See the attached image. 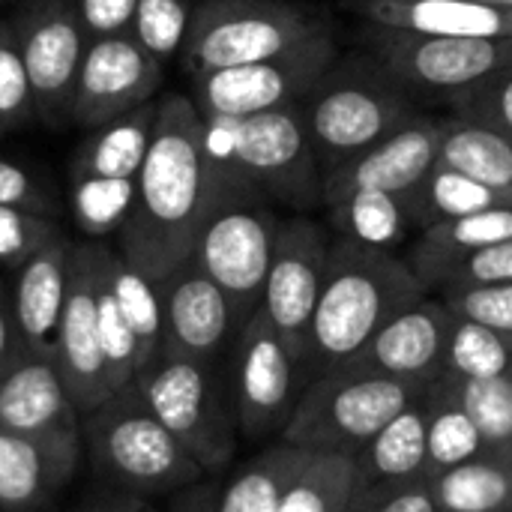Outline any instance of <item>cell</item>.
<instances>
[{"mask_svg": "<svg viewBox=\"0 0 512 512\" xmlns=\"http://www.w3.org/2000/svg\"><path fill=\"white\" fill-rule=\"evenodd\" d=\"M375 512H441V510H438V504H435V498H432L429 483H423V486H414V489H408V492H402V495L390 498L387 504H381Z\"/></svg>", "mask_w": 512, "mask_h": 512, "instance_id": "48", "label": "cell"}, {"mask_svg": "<svg viewBox=\"0 0 512 512\" xmlns=\"http://www.w3.org/2000/svg\"><path fill=\"white\" fill-rule=\"evenodd\" d=\"M0 207H15L48 219H60L66 210L60 192L48 177L6 156H0Z\"/></svg>", "mask_w": 512, "mask_h": 512, "instance_id": "41", "label": "cell"}, {"mask_svg": "<svg viewBox=\"0 0 512 512\" xmlns=\"http://www.w3.org/2000/svg\"><path fill=\"white\" fill-rule=\"evenodd\" d=\"M366 24L429 36L512 39V9L477 0H351Z\"/></svg>", "mask_w": 512, "mask_h": 512, "instance_id": "25", "label": "cell"}, {"mask_svg": "<svg viewBox=\"0 0 512 512\" xmlns=\"http://www.w3.org/2000/svg\"><path fill=\"white\" fill-rule=\"evenodd\" d=\"M81 450L93 483L153 504L207 480L135 384L81 417Z\"/></svg>", "mask_w": 512, "mask_h": 512, "instance_id": "3", "label": "cell"}, {"mask_svg": "<svg viewBox=\"0 0 512 512\" xmlns=\"http://www.w3.org/2000/svg\"><path fill=\"white\" fill-rule=\"evenodd\" d=\"M84 465L81 438L0 426V512H51Z\"/></svg>", "mask_w": 512, "mask_h": 512, "instance_id": "20", "label": "cell"}, {"mask_svg": "<svg viewBox=\"0 0 512 512\" xmlns=\"http://www.w3.org/2000/svg\"><path fill=\"white\" fill-rule=\"evenodd\" d=\"M456 318V315H453ZM444 375L459 381H492L512 375V339L489 327L456 318Z\"/></svg>", "mask_w": 512, "mask_h": 512, "instance_id": "35", "label": "cell"}, {"mask_svg": "<svg viewBox=\"0 0 512 512\" xmlns=\"http://www.w3.org/2000/svg\"><path fill=\"white\" fill-rule=\"evenodd\" d=\"M333 234L309 213L282 216L261 312L312 378V318L318 309Z\"/></svg>", "mask_w": 512, "mask_h": 512, "instance_id": "14", "label": "cell"}, {"mask_svg": "<svg viewBox=\"0 0 512 512\" xmlns=\"http://www.w3.org/2000/svg\"><path fill=\"white\" fill-rule=\"evenodd\" d=\"M96 252H99V240H72L69 291L54 339V360L63 372V381L81 417L99 408L111 396L105 378L102 327H99V306H96Z\"/></svg>", "mask_w": 512, "mask_h": 512, "instance_id": "17", "label": "cell"}, {"mask_svg": "<svg viewBox=\"0 0 512 512\" xmlns=\"http://www.w3.org/2000/svg\"><path fill=\"white\" fill-rule=\"evenodd\" d=\"M225 171L204 144V117L186 93L156 102L150 147L138 174L132 210L117 231V255L150 282L192 261L198 231L222 189Z\"/></svg>", "mask_w": 512, "mask_h": 512, "instance_id": "1", "label": "cell"}, {"mask_svg": "<svg viewBox=\"0 0 512 512\" xmlns=\"http://www.w3.org/2000/svg\"><path fill=\"white\" fill-rule=\"evenodd\" d=\"M450 111L471 123L489 126L512 141V66L450 99Z\"/></svg>", "mask_w": 512, "mask_h": 512, "instance_id": "42", "label": "cell"}, {"mask_svg": "<svg viewBox=\"0 0 512 512\" xmlns=\"http://www.w3.org/2000/svg\"><path fill=\"white\" fill-rule=\"evenodd\" d=\"M279 225L282 216L276 204L243 177L225 171L222 189L198 231L192 261L222 288L240 324L261 309Z\"/></svg>", "mask_w": 512, "mask_h": 512, "instance_id": "7", "label": "cell"}, {"mask_svg": "<svg viewBox=\"0 0 512 512\" xmlns=\"http://www.w3.org/2000/svg\"><path fill=\"white\" fill-rule=\"evenodd\" d=\"M453 321L456 318L447 309V303L429 294L426 300H420L417 306L393 318L387 327H381L339 369L432 387L444 375V366H447Z\"/></svg>", "mask_w": 512, "mask_h": 512, "instance_id": "18", "label": "cell"}, {"mask_svg": "<svg viewBox=\"0 0 512 512\" xmlns=\"http://www.w3.org/2000/svg\"><path fill=\"white\" fill-rule=\"evenodd\" d=\"M87 39L132 33L138 0H72Z\"/></svg>", "mask_w": 512, "mask_h": 512, "instance_id": "44", "label": "cell"}, {"mask_svg": "<svg viewBox=\"0 0 512 512\" xmlns=\"http://www.w3.org/2000/svg\"><path fill=\"white\" fill-rule=\"evenodd\" d=\"M423 117L429 111L366 51L339 54L303 102L306 132L324 174Z\"/></svg>", "mask_w": 512, "mask_h": 512, "instance_id": "4", "label": "cell"}, {"mask_svg": "<svg viewBox=\"0 0 512 512\" xmlns=\"http://www.w3.org/2000/svg\"><path fill=\"white\" fill-rule=\"evenodd\" d=\"M315 453L273 441L246 459L237 471L219 483L216 512H276L291 483L303 474Z\"/></svg>", "mask_w": 512, "mask_h": 512, "instance_id": "26", "label": "cell"}, {"mask_svg": "<svg viewBox=\"0 0 512 512\" xmlns=\"http://www.w3.org/2000/svg\"><path fill=\"white\" fill-rule=\"evenodd\" d=\"M408 207L417 231H426L432 225H444L480 210L512 207V204L504 201L498 192H492L489 186L435 162V168L408 192Z\"/></svg>", "mask_w": 512, "mask_h": 512, "instance_id": "30", "label": "cell"}, {"mask_svg": "<svg viewBox=\"0 0 512 512\" xmlns=\"http://www.w3.org/2000/svg\"><path fill=\"white\" fill-rule=\"evenodd\" d=\"M426 396L387 423L354 459V495L348 512H375L390 498L429 483Z\"/></svg>", "mask_w": 512, "mask_h": 512, "instance_id": "21", "label": "cell"}, {"mask_svg": "<svg viewBox=\"0 0 512 512\" xmlns=\"http://www.w3.org/2000/svg\"><path fill=\"white\" fill-rule=\"evenodd\" d=\"M360 42L402 90L420 99H456L483 78L512 66V39L429 36L363 21Z\"/></svg>", "mask_w": 512, "mask_h": 512, "instance_id": "11", "label": "cell"}, {"mask_svg": "<svg viewBox=\"0 0 512 512\" xmlns=\"http://www.w3.org/2000/svg\"><path fill=\"white\" fill-rule=\"evenodd\" d=\"M429 387L357 375V372H324L309 381L297 411L279 441L318 456L354 459L387 423L426 396Z\"/></svg>", "mask_w": 512, "mask_h": 512, "instance_id": "8", "label": "cell"}, {"mask_svg": "<svg viewBox=\"0 0 512 512\" xmlns=\"http://www.w3.org/2000/svg\"><path fill=\"white\" fill-rule=\"evenodd\" d=\"M6 132H9V129H6V126H3V120H0V138H3Z\"/></svg>", "mask_w": 512, "mask_h": 512, "instance_id": "50", "label": "cell"}, {"mask_svg": "<svg viewBox=\"0 0 512 512\" xmlns=\"http://www.w3.org/2000/svg\"><path fill=\"white\" fill-rule=\"evenodd\" d=\"M165 66L132 36L90 39L72 90L69 123L99 129L156 102Z\"/></svg>", "mask_w": 512, "mask_h": 512, "instance_id": "16", "label": "cell"}, {"mask_svg": "<svg viewBox=\"0 0 512 512\" xmlns=\"http://www.w3.org/2000/svg\"><path fill=\"white\" fill-rule=\"evenodd\" d=\"M72 237L48 243L9 279V309L27 354H54V339L69 291Z\"/></svg>", "mask_w": 512, "mask_h": 512, "instance_id": "24", "label": "cell"}, {"mask_svg": "<svg viewBox=\"0 0 512 512\" xmlns=\"http://www.w3.org/2000/svg\"><path fill=\"white\" fill-rule=\"evenodd\" d=\"M501 282H512V240L498 243V246H486L480 252H471V255L447 264L444 270H438L426 282V291L429 294H444V291H453V288L501 285Z\"/></svg>", "mask_w": 512, "mask_h": 512, "instance_id": "40", "label": "cell"}, {"mask_svg": "<svg viewBox=\"0 0 512 512\" xmlns=\"http://www.w3.org/2000/svg\"><path fill=\"white\" fill-rule=\"evenodd\" d=\"M336 60L339 42L333 27H327L279 57L192 78L189 96L201 117L219 120H240L288 105H303Z\"/></svg>", "mask_w": 512, "mask_h": 512, "instance_id": "13", "label": "cell"}, {"mask_svg": "<svg viewBox=\"0 0 512 512\" xmlns=\"http://www.w3.org/2000/svg\"><path fill=\"white\" fill-rule=\"evenodd\" d=\"M63 234L66 228L60 225V219L0 207V270L12 279L36 252H42Z\"/></svg>", "mask_w": 512, "mask_h": 512, "instance_id": "38", "label": "cell"}, {"mask_svg": "<svg viewBox=\"0 0 512 512\" xmlns=\"http://www.w3.org/2000/svg\"><path fill=\"white\" fill-rule=\"evenodd\" d=\"M426 297L429 291L402 252L333 237L312 318V378L339 369L381 327Z\"/></svg>", "mask_w": 512, "mask_h": 512, "instance_id": "2", "label": "cell"}, {"mask_svg": "<svg viewBox=\"0 0 512 512\" xmlns=\"http://www.w3.org/2000/svg\"><path fill=\"white\" fill-rule=\"evenodd\" d=\"M354 495V465L342 456H312L291 483L276 512H348Z\"/></svg>", "mask_w": 512, "mask_h": 512, "instance_id": "36", "label": "cell"}, {"mask_svg": "<svg viewBox=\"0 0 512 512\" xmlns=\"http://www.w3.org/2000/svg\"><path fill=\"white\" fill-rule=\"evenodd\" d=\"M441 512H512V465L480 456L429 480Z\"/></svg>", "mask_w": 512, "mask_h": 512, "instance_id": "32", "label": "cell"}, {"mask_svg": "<svg viewBox=\"0 0 512 512\" xmlns=\"http://www.w3.org/2000/svg\"><path fill=\"white\" fill-rule=\"evenodd\" d=\"M204 144L213 162L243 177L270 204L309 216L324 210V168L309 141L303 105L240 120L204 117Z\"/></svg>", "mask_w": 512, "mask_h": 512, "instance_id": "5", "label": "cell"}, {"mask_svg": "<svg viewBox=\"0 0 512 512\" xmlns=\"http://www.w3.org/2000/svg\"><path fill=\"white\" fill-rule=\"evenodd\" d=\"M0 120L9 132L39 120L21 45L9 18H0Z\"/></svg>", "mask_w": 512, "mask_h": 512, "instance_id": "39", "label": "cell"}, {"mask_svg": "<svg viewBox=\"0 0 512 512\" xmlns=\"http://www.w3.org/2000/svg\"><path fill=\"white\" fill-rule=\"evenodd\" d=\"M156 102H147L138 111L99 129H87V135L75 147L69 159L66 201L69 216L84 240L117 237V231L123 228L150 147Z\"/></svg>", "mask_w": 512, "mask_h": 512, "instance_id": "10", "label": "cell"}, {"mask_svg": "<svg viewBox=\"0 0 512 512\" xmlns=\"http://www.w3.org/2000/svg\"><path fill=\"white\" fill-rule=\"evenodd\" d=\"M438 165H447L512 204V141L507 135L450 114L441 120Z\"/></svg>", "mask_w": 512, "mask_h": 512, "instance_id": "29", "label": "cell"}, {"mask_svg": "<svg viewBox=\"0 0 512 512\" xmlns=\"http://www.w3.org/2000/svg\"><path fill=\"white\" fill-rule=\"evenodd\" d=\"M21 354H24V345H21V336L15 330L9 297H6V300H0V378L15 366V360Z\"/></svg>", "mask_w": 512, "mask_h": 512, "instance_id": "47", "label": "cell"}, {"mask_svg": "<svg viewBox=\"0 0 512 512\" xmlns=\"http://www.w3.org/2000/svg\"><path fill=\"white\" fill-rule=\"evenodd\" d=\"M114 255L117 249L105 240H99L96 252V306H99V327H102V360H105V378L111 387V396L135 381L138 354L135 339L126 324L117 288H114Z\"/></svg>", "mask_w": 512, "mask_h": 512, "instance_id": "33", "label": "cell"}, {"mask_svg": "<svg viewBox=\"0 0 512 512\" xmlns=\"http://www.w3.org/2000/svg\"><path fill=\"white\" fill-rule=\"evenodd\" d=\"M507 240H512V207H492L420 231L402 255L426 288V282L447 264Z\"/></svg>", "mask_w": 512, "mask_h": 512, "instance_id": "27", "label": "cell"}, {"mask_svg": "<svg viewBox=\"0 0 512 512\" xmlns=\"http://www.w3.org/2000/svg\"><path fill=\"white\" fill-rule=\"evenodd\" d=\"M216 492H219V483L201 480L198 486H189L177 492L174 498H168L165 512H216Z\"/></svg>", "mask_w": 512, "mask_h": 512, "instance_id": "46", "label": "cell"}, {"mask_svg": "<svg viewBox=\"0 0 512 512\" xmlns=\"http://www.w3.org/2000/svg\"><path fill=\"white\" fill-rule=\"evenodd\" d=\"M0 426L21 435L81 438V411L54 354H21L0 378Z\"/></svg>", "mask_w": 512, "mask_h": 512, "instance_id": "23", "label": "cell"}, {"mask_svg": "<svg viewBox=\"0 0 512 512\" xmlns=\"http://www.w3.org/2000/svg\"><path fill=\"white\" fill-rule=\"evenodd\" d=\"M66 512H159L153 501L108 489L102 483H90Z\"/></svg>", "mask_w": 512, "mask_h": 512, "instance_id": "45", "label": "cell"}, {"mask_svg": "<svg viewBox=\"0 0 512 512\" xmlns=\"http://www.w3.org/2000/svg\"><path fill=\"white\" fill-rule=\"evenodd\" d=\"M159 297L165 318V351L204 363L228 360L243 324L222 288L201 273L195 261H186L162 279Z\"/></svg>", "mask_w": 512, "mask_h": 512, "instance_id": "19", "label": "cell"}, {"mask_svg": "<svg viewBox=\"0 0 512 512\" xmlns=\"http://www.w3.org/2000/svg\"><path fill=\"white\" fill-rule=\"evenodd\" d=\"M324 216V225L333 237L387 252H405L408 243L420 234L408 207V192H357L327 204Z\"/></svg>", "mask_w": 512, "mask_h": 512, "instance_id": "28", "label": "cell"}, {"mask_svg": "<svg viewBox=\"0 0 512 512\" xmlns=\"http://www.w3.org/2000/svg\"><path fill=\"white\" fill-rule=\"evenodd\" d=\"M477 3H486V6H501V9H512V0H477Z\"/></svg>", "mask_w": 512, "mask_h": 512, "instance_id": "49", "label": "cell"}, {"mask_svg": "<svg viewBox=\"0 0 512 512\" xmlns=\"http://www.w3.org/2000/svg\"><path fill=\"white\" fill-rule=\"evenodd\" d=\"M426 414H429V441H426L429 480L486 456L474 420L465 414L462 402L456 399V393L444 378H438L426 390Z\"/></svg>", "mask_w": 512, "mask_h": 512, "instance_id": "31", "label": "cell"}, {"mask_svg": "<svg viewBox=\"0 0 512 512\" xmlns=\"http://www.w3.org/2000/svg\"><path fill=\"white\" fill-rule=\"evenodd\" d=\"M18 36L27 78L33 87L36 117L48 126L69 123V105L87 33L72 0H21L9 15Z\"/></svg>", "mask_w": 512, "mask_h": 512, "instance_id": "15", "label": "cell"}, {"mask_svg": "<svg viewBox=\"0 0 512 512\" xmlns=\"http://www.w3.org/2000/svg\"><path fill=\"white\" fill-rule=\"evenodd\" d=\"M156 420L207 474H225L243 444L225 363L162 351L132 381Z\"/></svg>", "mask_w": 512, "mask_h": 512, "instance_id": "6", "label": "cell"}, {"mask_svg": "<svg viewBox=\"0 0 512 512\" xmlns=\"http://www.w3.org/2000/svg\"><path fill=\"white\" fill-rule=\"evenodd\" d=\"M198 0H138L132 36L162 63L168 66L174 57H180V48L186 42L192 12Z\"/></svg>", "mask_w": 512, "mask_h": 512, "instance_id": "37", "label": "cell"}, {"mask_svg": "<svg viewBox=\"0 0 512 512\" xmlns=\"http://www.w3.org/2000/svg\"><path fill=\"white\" fill-rule=\"evenodd\" d=\"M327 27L324 15L288 0H198L177 60L192 81L279 57Z\"/></svg>", "mask_w": 512, "mask_h": 512, "instance_id": "9", "label": "cell"}, {"mask_svg": "<svg viewBox=\"0 0 512 512\" xmlns=\"http://www.w3.org/2000/svg\"><path fill=\"white\" fill-rule=\"evenodd\" d=\"M438 147L441 120L429 114L324 174V207L357 192H411L435 168Z\"/></svg>", "mask_w": 512, "mask_h": 512, "instance_id": "22", "label": "cell"}, {"mask_svg": "<svg viewBox=\"0 0 512 512\" xmlns=\"http://www.w3.org/2000/svg\"><path fill=\"white\" fill-rule=\"evenodd\" d=\"M228 378L240 438L261 447L282 438L303 390L312 381L306 366L261 309L237 333L228 354Z\"/></svg>", "mask_w": 512, "mask_h": 512, "instance_id": "12", "label": "cell"}, {"mask_svg": "<svg viewBox=\"0 0 512 512\" xmlns=\"http://www.w3.org/2000/svg\"><path fill=\"white\" fill-rule=\"evenodd\" d=\"M435 297H441L456 318L489 327V330L504 333L512 339V282L453 288V291H444Z\"/></svg>", "mask_w": 512, "mask_h": 512, "instance_id": "43", "label": "cell"}, {"mask_svg": "<svg viewBox=\"0 0 512 512\" xmlns=\"http://www.w3.org/2000/svg\"><path fill=\"white\" fill-rule=\"evenodd\" d=\"M441 378L450 384L465 414L474 420L486 456L512 465V375L492 381H459L450 375Z\"/></svg>", "mask_w": 512, "mask_h": 512, "instance_id": "34", "label": "cell"}]
</instances>
